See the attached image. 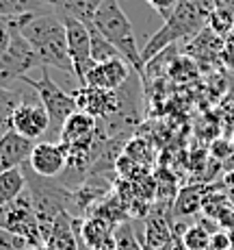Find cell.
Wrapping results in <instances>:
<instances>
[{
    "instance_id": "1",
    "label": "cell",
    "mask_w": 234,
    "mask_h": 250,
    "mask_svg": "<svg viewBox=\"0 0 234 250\" xmlns=\"http://www.w3.org/2000/svg\"><path fill=\"white\" fill-rule=\"evenodd\" d=\"M13 22L37 52L41 68H56L74 74V63L68 50V33L59 13H26L13 18Z\"/></svg>"
},
{
    "instance_id": "2",
    "label": "cell",
    "mask_w": 234,
    "mask_h": 250,
    "mask_svg": "<svg viewBox=\"0 0 234 250\" xmlns=\"http://www.w3.org/2000/svg\"><path fill=\"white\" fill-rule=\"evenodd\" d=\"M91 24L117 48L119 55H122L124 59L130 63V68L141 76L143 70H145V61H143L139 44H137L135 28H132L128 16L124 13L119 0H104V2L98 7V11H95Z\"/></svg>"
},
{
    "instance_id": "3",
    "label": "cell",
    "mask_w": 234,
    "mask_h": 250,
    "mask_svg": "<svg viewBox=\"0 0 234 250\" xmlns=\"http://www.w3.org/2000/svg\"><path fill=\"white\" fill-rule=\"evenodd\" d=\"M204 18H206V11H204V9L195 7L191 0H180V4L174 11V16H171L169 20H165V26L147 42L145 48H143V52H141L143 61L147 63V61L154 59L163 48L169 46L171 42L195 33L204 24Z\"/></svg>"
},
{
    "instance_id": "4",
    "label": "cell",
    "mask_w": 234,
    "mask_h": 250,
    "mask_svg": "<svg viewBox=\"0 0 234 250\" xmlns=\"http://www.w3.org/2000/svg\"><path fill=\"white\" fill-rule=\"evenodd\" d=\"M9 24H11V42L7 50L0 55V85L16 87L13 83L28 76L31 70L41 68V61L33 46L26 42V37L20 33V28L16 26L13 18H9Z\"/></svg>"
},
{
    "instance_id": "5",
    "label": "cell",
    "mask_w": 234,
    "mask_h": 250,
    "mask_svg": "<svg viewBox=\"0 0 234 250\" xmlns=\"http://www.w3.org/2000/svg\"><path fill=\"white\" fill-rule=\"evenodd\" d=\"M20 83L28 85V87H31L37 94L39 103L44 104V109L48 111V115H50V128H54L56 133H61L65 120H68L72 113L78 111L74 96L65 94V91L50 79V74H48V68H41V76H39V79L24 76Z\"/></svg>"
},
{
    "instance_id": "6",
    "label": "cell",
    "mask_w": 234,
    "mask_h": 250,
    "mask_svg": "<svg viewBox=\"0 0 234 250\" xmlns=\"http://www.w3.org/2000/svg\"><path fill=\"white\" fill-rule=\"evenodd\" d=\"M0 229L11 230V233L24 237L31 248L44 246V239L39 233V220H37L35 205H33L28 189L18 200L0 207Z\"/></svg>"
},
{
    "instance_id": "7",
    "label": "cell",
    "mask_w": 234,
    "mask_h": 250,
    "mask_svg": "<svg viewBox=\"0 0 234 250\" xmlns=\"http://www.w3.org/2000/svg\"><path fill=\"white\" fill-rule=\"evenodd\" d=\"M72 96L76 100L78 111L89 113L95 120H108L117 113H124V109L128 104L122 89L108 91V89L89 87V85H78V89Z\"/></svg>"
},
{
    "instance_id": "8",
    "label": "cell",
    "mask_w": 234,
    "mask_h": 250,
    "mask_svg": "<svg viewBox=\"0 0 234 250\" xmlns=\"http://www.w3.org/2000/svg\"><path fill=\"white\" fill-rule=\"evenodd\" d=\"M61 20L65 24V33H68V50L72 63H74V76L78 85H83L89 70L95 65L91 55V33H89L87 24L72 16H61Z\"/></svg>"
},
{
    "instance_id": "9",
    "label": "cell",
    "mask_w": 234,
    "mask_h": 250,
    "mask_svg": "<svg viewBox=\"0 0 234 250\" xmlns=\"http://www.w3.org/2000/svg\"><path fill=\"white\" fill-rule=\"evenodd\" d=\"M28 167L41 179H56L68 170V152L63 144L41 142L35 144L33 155L28 159Z\"/></svg>"
},
{
    "instance_id": "10",
    "label": "cell",
    "mask_w": 234,
    "mask_h": 250,
    "mask_svg": "<svg viewBox=\"0 0 234 250\" xmlns=\"http://www.w3.org/2000/svg\"><path fill=\"white\" fill-rule=\"evenodd\" d=\"M11 128L20 135L28 137L35 142L37 137L46 135L48 128H50V115L44 109L41 103H31V100H24L20 107L13 113V124Z\"/></svg>"
},
{
    "instance_id": "11",
    "label": "cell",
    "mask_w": 234,
    "mask_h": 250,
    "mask_svg": "<svg viewBox=\"0 0 234 250\" xmlns=\"http://www.w3.org/2000/svg\"><path fill=\"white\" fill-rule=\"evenodd\" d=\"M128 76H130V63L119 57V59L95 63L93 68L89 70V74H87V79H85L83 85L98 87V89L117 91L128 83Z\"/></svg>"
},
{
    "instance_id": "12",
    "label": "cell",
    "mask_w": 234,
    "mask_h": 250,
    "mask_svg": "<svg viewBox=\"0 0 234 250\" xmlns=\"http://www.w3.org/2000/svg\"><path fill=\"white\" fill-rule=\"evenodd\" d=\"M98 135V120L91 118L89 113L74 111L65 120L63 128H61L59 137L61 144L65 146H80V144H95Z\"/></svg>"
},
{
    "instance_id": "13",
    "label": "cell",
    "mask_w": 234,
    "mask_h": 250,
    "mask_svg": "<svg viewBox=\"0 0 234 250\" xmlns=\"http://www.w3.org/2000/svg\"><path fill=\"white\" fill-rule=\"evenodd\" d=\"M35 142L28 137L20 135L11 128L4 135H0V157H2V170H11V167H22L28 163L33 155Z\"/></svg>"
},
{
    "instance_id": "14",
    "label": "cell",
    "mask_w": 234,
    "mask_h": 250,
    "mask_svg": "<svg viewBox=\"0 0 234 250\" xmlns=\"http://www.w3.org/2000/svg\"><path fill=\"white\" fill-rule=\"evenodd\" d=\"M174 237V230H171V220L163 215V211H152L145 218L143 224V248L145 250H165L167 244Z\"/></svg>"
},
{
    "instance_id": "15",
    "label": "cell",
    "mask_w": 234,
    "mask_h": 250,
    "mask_svg": "<svg viewBox=\"0 0 234 250\" xmlns=\"http://www.w3.org/2000/svg\"><path fill=\"white\" fill-rule=\"evenodd\" d=\"M211 189H206V187H202V185L182 187V189L176 194V200H174L176 218H191V215H195L198 211H202L204 198H206V194Z\"/></svg>"
},
{
    "instance_id": "16",
    "label": "cell",
    "mask_w": 234,
    "mask_h": 250,
    "mask_svg": "<svg viewBox=\"0 0 234 250\" xmlns=\"http://www.w3.org/2000/svg\"><path fill=\"white\" fill-rule=\"evenodd\" d=\"M26 191V174L22 167L0 170V207L18 200Z\"/></svg>"
},
{
    "instance_id": "17",
    "label": "cell",
    "mask_w": 234,
    "mask_h": 250,
    "mask_svg": "<svg viewBox=\"0 0 234 250\" xmlns=\"http://www.w3.org/2000/svg\"><path fill=\"white\" fill-rule=\"evenodd\" d=\"M24 103V94L18 87H4L0 85V135L11 131L13 113Z\"/></svg>"
},
{
    "instance_id": "18",
    "label": "cell",
    "mask_w": 234,
    "mask_h": 250,
    "mask_svg": "<svg viewBox=\"0 0 234 250\" xmlns=\"http://www.w3.org/2000/svg\"><path fill=\"white\" fill-rule=\"evenodd\" d=\"M26 13H52L39 0H0V20L26 16Z\"/></svg>"
},
{
    "instance_id": "19",
    "label": "cell",
    "mask_w": 234,
    "mask_h": 250,
    "mask_svg": "<svg viewBox=\"0 0 234 250\" xmlns=\"http://www.w3.org/2000/svg\"><path fill=\"white\" fill-rule=\"evenodd\" d=\"M102 2L104 0H63L59 16H72L85 24H91L95 11H98V7Z\"/></svg>"
},
{
    "instance_id": "20",
    "label": "cell",
    "mask_w": 234,
    "mask_h": 250,
    "mask_svg": "<svg viewBox=\"0 0 234 250\" xmlns=\"http://www.w3.org/2000/svg\"><path fill=\"white\" fill-rule=\"evenodd\" d=\"M89 33H91V55H93V61L95 63H102V61H111V59H119V52L117 48L93 26V24H87ZM124 59V57H122Z\"/></svg>"
},
{
    "instance_id": "21",
    "label": "cell",
    "mask_w": 234,
    "mask_h": 250,
    "mask_svg": "<svg viewBox=\"0 0 234 250\" xmlns=\"http://www.w3.org/2000/svg\"><path fill=\"white\" fill-rule=\"evenodd\" d=\"M113 242H115V250H145L141 237H137L130 220L117 224L115 230H113Z\"/></svg>"
},
{
    "instance_id": "22",
    "label": "cell",
    "mask_w": 234,
    "mask_h": 250,
    "mask_svg": "<svg viewBox=\"0 0 234 250\" xmlns=\"http://www.w3.org/2000/svg\"><path fill=\"white\" fill-rule=\"evenodd\" d=\"M182 242L189 250H208V246H211V233L206 229H202L199 224H191L184 230Z\"/></svg>"
},
{
    "instance_id": "23",
    "label": "cell",
    "mask_w": 234,
    "mask_h": 250,
    "mask_svg": "<svg viewBox=\"0 0 234 250\" xmlns=\"http://www.w3.org/2000/svg\"><path fill=\"white\" fill-rule=\"evenodd\" d=\"M28 242L11 230L0 229V250H28Z\"/></svg>"
},
{
    "instance_id": "24",
    "label": "cell",
    "mask_w": 234,
    "mask_h": 250,
    "mask_svg": "<svg viewBox=\"0 0 234 250\" xmlns=\"http://www.w3.org/2000/svg\"><path fill=\"white\" fill-rule=\"evenodd\" d=\"M147 4H150L154 11H159L161 16H163V20H169L171 16H174V11L178 9L180 0H145Z\"/></svg>"
},
{
    "instance_id": "25",
    "label": "cell",
    "mask_w": 234,
    "mask_h": 250,
    "mask_svg": "<svg viewBox=\"0 0 234 250\" xmlns=\"http://www.w3.org/2000/svg\"><path fill=\"white\" fill-rule=\"evenodd\" d=\"M232 248V237L228 230H217V233L211 235V246L208 250H228Z\"/></svg>"
},
{
    "instance_id": "26",
    "label": "cell",
    "mask_w": 234,
    "mask_h": 250,
    "mask_svg": "<svg viewBox=\"0 0 234 250\" xmlns=\"http://www.w3.org/2000/svg\"><path fill=\"white\" fill-rule=\"evenodd\" d=\"M211 155L215 157V159H226L228 155H234V148L232 144L228 142V139H217V142L211 144Z\"/></svg>"
},
{
    "instance_id": "27",
    "label": "cell",
    "mask_w": 234,
    "mask_h": 250,
    "mask_svg": "<svg viewBox=\"0 0 234 250\" xmlns=\"http://www.w3.org/2000/svg\"><path fill=\"white\" fill-rule=\"evenodd\" d=\"M219 61H221V63L226 65L228 70H234V46L232 44L223 42L221 52H219Z\"/></svg>"
},
{
    "instance_id": "28",
    "label": "cell",
    "mask_w": 234,
    "mask_h": 250,
    "mask_svg": "<svg viewBox=\"0 0 234 250\" xmlns=\"http://www.w3.org/2000/svg\"><path fill=\"white\" fill-rule=\"evenodd\" d=\"M9 42H11V24L7 18V20H0V55L7 50Z\"/></svg>"
},
{
    "instance_id": "29",
    "label": "cell",
    "mask_w": 234,
    "mask_h": 250,
    "mask_svg": "<svg viewBox=\"0 0 234 250\" xmlns=\"http://www.w3.org/2000/svg\"><path fill=\"white\" fill-rule=\"evenodd\" d=\"M44 7H48L52 13H61V7H63V0H39Z\"/></svg>"
},
{
    "instance_id": "30",
    "label": "cell",
    "mask_w": 234,
    "mask_h": 250,
    "mask_svg": "<svg viewBox=\"0 0 234 250\" xmlns=\"http://www.w3.org/2000/svg\"><path fill=\"white\" fill-rule=\"evenodd\" d=\"M223 42H228V44H232V46H234V26L230 28V33H228V35L223 37Z\"/></svg>"
},
{
    "instance_id": "31",
    "label": "cell",
    "mask_w": 234,
    "mask_h": 250,
    "mask_svg": "<svg viewBox=\"0 0 234 250\" xmlns=\"http://www.w3.org/2000/svg\"><path fill=\"white\" fill-rule=\"evenodd\" d=\"M230 144H232V148H234V131H232V137H230Z\"/></svg>"
},
{
    "instance_id": "32",
    "label": "cell",
    "mask_w": 234,
    "mask_h": 250,
    "mask_svg": "<svg viewBox=\"0 0 234 250\" xmlns=\"http://www.w3.org/2000/svg\"><path fill=\"white\" fill-rule=\"evenodd\" d=\"M0 170H2V157H0Z\"/></svg>"
},
{
    "instance_id": "33",
    "label": "cell",
    "mask_w": 234,
    "mask_h": 250,
    "mask_svg": "<svg viewBox=\"0 0 234 250\" xmlns=\"http://www.w3.org/2000/svg\"><path fill=\"white\" fill-rule=\"evenodd\" d=\"M228 250H234V246H232V248H228Z\"/></svg>"
}]
</instances>
